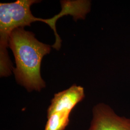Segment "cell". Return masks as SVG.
Instances as JSON below:
<instances>
[{
    "mask_svg": "<svg viewBox=\"0 0 130 130\" xmlns=\"http://www.w3.org/2000/svg\"><path fill=\"white\" fill-rule=\"evenodd\" d=\"M9 46L15 58L16 68L13 70L18 84L29 92H40L46 86L41 75L42 59L50 53L51 46L39 42L33 33L22 28L11 33Z\"/></svg>",
    "mask_w": 130,
    "mask_h": 130,
    "instance_id": "obj_1",
    "label": "cell"
},
{
    "mask_svg": "<svg viewBox=\"0 0 130 130\" xmlns=\"http://www.w3.org/2000/svg\"><path fill=\"white\" fill-rule=\"evenodd\" d=\"M58 18L60 19L61 17L66 15H68V11L65 9H62V10L60 12L57 14H56ZM61 40L59 36V38H56V42L52 46L53 48H54V49H55L56 50H58L61 47Z\"/></svg>",
    "mask_w": 130,
    "mask_h": 130,
    "instance_id": "obj_5",
    "label": "cell"
},
{
    "mask_svg": "<svg viewBox=\"0 0 130 130\" xmlns=\"http://www.w3.org/2000/svg\"><path fill=\"white\" fill-rule=\"evenodd\" d=\"M36 0H18L14 3L0 4V62L7 64L11 61L7 48L11 33L17 28H24L38 21L33 15L31 6L40 2Z\"/></svg>",
    "mask_w": 130,
    "mask_h": 130,
    "instance_id": "obj_2",
    "label": "cell"
},
{
    "mask_svg": "<svg viewBox=\"0 0 130 130\" xmlns=\"http://www.w3.org/2000/svg\"><path fill=\"white\" fill-rule=\"evenodd\" d=\"M84 97V88L76 84L56 93L47 109V120L67 127L71 112Z\"/></svg>",
    "mask_w": 130,
    "mask_h": 130,
    "instance_id": "obj_3",
    "label": "cell"
},
{
    "mask_svg": "<svg viewBox=\"0 0 130 130\" xmlns=\"http://www.w3.org/2000/svg\"><path fill=\"white\" fill-rule=\"evenodd\" d=\"M87 130H130V119L118 116L110 107L99 103L93 108Z\"/></svg>",
    "mask_w": 130,
    "mask_h": 130,
    "instance_id": "obj_4",
    "label": "cell"
}]
</instances>
